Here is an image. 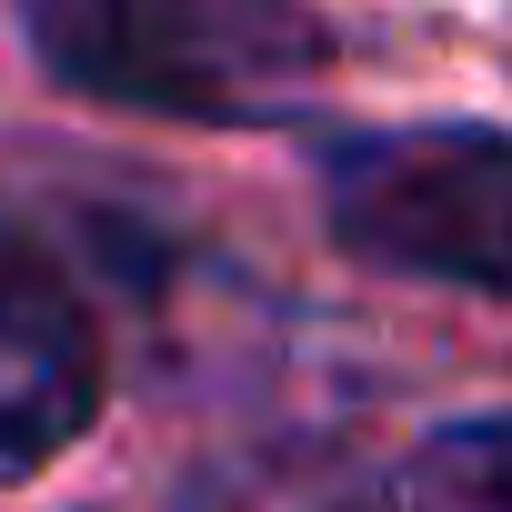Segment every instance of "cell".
Segmentation results:
<instances>
[{
    "label": "cell",
    "instance_id": "cell-1",
    "mask_svg": "<svg viewBox=\"0 0 512 512\" xmlns=\"http://www.w3.org/2000/svg\"><path fill=\"white\" fill-rule=\"evenodd\" d=\"M21 31L61 91L211 131L292 121L332 71L302 0H21Z\"/></svg>",
    "mask_w": 512,
    "mask_h": 512
},
{
    "label": "cell",
    "instance_id": "cell-2",
    "mask_svg": "<svg viewBox=\"0 0 512 512\" xmlns=\"http://www.w3.org/2000/svg\"><path fill=\"white\" fill-rule=\"evenodd\" d=\"M332 241L372 272L512 302V141L502 131H362L322 161Z\"/></svg>",
    "mask_w": 512,
    "mask_h": 512
},
{
    "label": "cell",
    "instance_id": "cell-3",
    "mask_svg": "<svg viewBox=\"0 0 512 512\" xmlns=\"http://www.w3.org/2000/svg\"><path fill=\"white\" fill-rule=\"evenodd\" d=\"M101 412V322L91 302L0 241V482H31L51 452H71Z\"/></svg>",
    "mask_w": 512,
    "mask_h": 512
},
{
    "label": "cell",
    "instance_id": "cell-4",
    "mask_svg": "<svg viewBox=\"0 0 512 512\" xmlns=\"http://www.w3.org/2000/svg\"><path fill=\"white\" fill-rule=\"evenodd\" d=\"M382 512H512V412L442 422L432 442H412Z\"/></svg>",
    "mask_w": 512,
    "mask_h": 512
}]
</instances>
